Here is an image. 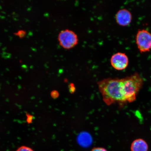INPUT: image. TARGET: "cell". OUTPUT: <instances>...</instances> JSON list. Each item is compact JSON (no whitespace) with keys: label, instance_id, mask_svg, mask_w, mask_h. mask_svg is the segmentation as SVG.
Here are the masks:
<instances>
[{"label":"cell","instance_id":"obj_6","mask_svg":"<svg viewBox=\"0 0 151 151\" xmlns=\"http://www.w3.org/2000/svg\"><path fill=\"white\" fill-rule=\"evenodd\" d=\"M132 15L130 11L126 9L119 10L116 15V21L119 25L122 26H127L131 23Z\"/></svg>","mask_w":151,"mask_h":151},{"label":"cell","instance_id":"obj_4","mask_svg":"<svg viewBox=\"0 0 151 151\" xmlns=\"http://www.w3.org/2000/svg\"><path fill=\"white\" fill-rule=\"evenodd\" d=\"M136 41L137 48L141 52H148L151 50V34L147 30H139Z\"/></svg>","mask_w":151,"mask_h":151},{"label":"cell","instance_id":"obj_7","mask_svg":"<svg viewBox=\"0 0 151 151\" xmlns=\"http://www.w3.org/2000/svg\"><path fill=\"white\" fill-rule=\"evenodd\" d=\"M148 144L142 139H136L131 145V151H148Z\"/></svg>","mask_w":151,"mask_h":151},{"label":"cell","instance_id":"obj_3","mask_svg":"<svg viewBox=\"0 0 151 151\" xmlns=\"http://www.w3.org/2000/svg\"><path fill=\"white\" fill-rule=\"evenodd\" d=\"M58 40L62 48L70 50L75 47L78 43V36L71 30H62L58 34Z\"/></svg>","mask_w":151,"mask_h":151},{"label":"cell","instance_id":"obj_8","mask_svg":"<svg viewBox=\"0 0 151 151\" xmlns=\"http://www.w3.org/2000/svg\"><path fill=\"white\" fill-rule=\"evenodd\" d=\"M78 142L81 146L88 147L91 145L92 139L89 134L86 133H81L77 139Z\"/></svg>","mask_w":151,"mask_h":151},{"label":"cell","instance_id":"obj_5","mask_svg":"<svg viewBox=\"0 0 151 151\" xmlns=\"http://www.w3.org/2000/svg\"><path fill=\"white\" fill-rule=\"evenodd\" d=\"M110 62L111 65L114 69L118 70H122L127 67L129 60L125 53L118 52L111 56Z\"/></svg>","mask_w":151,"mask_h":151},{"label":"cell","instance_id":"obj_1","mask_svg":"<svg viewBox=\"0 0 151 151\" xmlns=\"http://www.w3.org/2000/svg\"><path fill=\"white\" fill-rule=\"evenodd\" d=\"M122 79L109 78L98 82L99 91L107 105L118 103L122 106L127 101L122 93Z\"/></svg>","mask_w":151,"mask_h":151},{"label":"cell","instance_id":"obj_11","mask_svg":"<svg viewBox=\"0 0 151 151\" xmlns=\"http://www.w3.org/2000/svg\"><path fill=\"white\" fill-rule=\"evenodd\" d=\"M91 151H107V150L105 148L98 147V148H94Z\"/></svg>","mask_w":151,"mask_h":151},{"label":"cell","instance_id":"obj_10","mask_svg":"<svg viewBox=\"0 0 151 151\" xmlns=\"http://www.w3.org/2000/svg\"><path fill=\"white\" fill-rule=\"evenodd\" d=\"M16 151H34L32 149L25 146H22L19 148Z\"/></svg>","mask_w":151,"mask_h":151},{"label":"cell","instance_id":"obj_2","mask_svg":"<svg viewBox=\"0 0 151 151\" xmlns=\"http://www.w3.org/2000/svg\"><path fill=\"white\" fill-rule=\"evenodd\" d=\"M122 79V93L128 102H133L142 86L143 79L137 73Z\"/></svg>","mask_w":151,"mask_h":151},{"label":"cell","instance_id":"obj_9","mask_svg":"<svg viewBox=\"0 0 151 151\" xmlns=\"http://www.w3.org/2000/svg\"><path fill=\"white\" fill-rule=\"evenodd\" d=\"M15 35L20 38H22L25 36L26 35V32L24 30H20L15 33Z\"/></svg>","mask_w":151,"mask_h":151}]
</instances>
